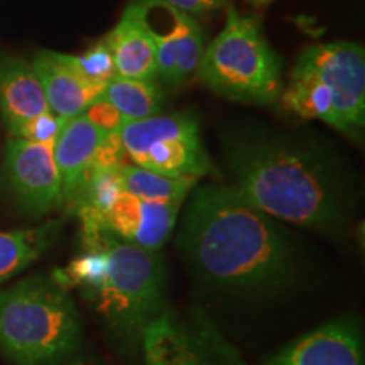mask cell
I'll return each instance as SVG.
<instances>
[{
    "label": "cell",
    "mask_w": 365,
    "mask_h": 365,
    "mask_svg": "<svg viewBox=\"0 0 365 365\" xmlns=\"http://www.w3.org/2000/svg\"><path fill=\"white\" fill-rule=\"evenodd\" d=\"M232 188L279 222L318 232L340 230L355 203L344 159L307 132L242 124L222 132Z\"/></svg>",
    "instance_id": "6da1fadb"
},
{
    "label": "cell",
    "mask_w": 365,
    "mask_h": 365,
    "mask_svg": "<svg viewBox=\"0 0 365 365\" xmlns=\"http://www.w3.org/2000/svg\"><path fill=\"white\" fill-rule=\"evenodd\" d=\"M186 200L176 247L205 284L252 296L276 293L298 277V239L232 186H195Z\"/></svg>",
    "instance_id": "7a4b0ae2"
},
{
    "label": "cell",
    "mask_w": 365,
    "mask_h": 365,
    "mask_svg": "<svg viewBox=\"0 0 365 365\" xmlns=\"http://www.w3.org/2000/svg\"><path fill=\"white\" fill-rule=\"evenodd\" d=\"M81 325L66 287L34 276L0 293V349L17 365H56L78 350Z\"/></svg>",
    "instance_id": "3957f363"
},
{
    "label": "cell",
    "mask_w": 365,
    "mask_h": 365,
    "mask_svg": "<svg viewBox=\"0 0 365 365\" xmlns=\"http://www.w3.org/2000/svg\"><path fill=\"white\" fill-rule=\"evenodd\" d=\"M282 105L301 118H319L359 137L365 125V53L349 41L304 49L281 91Z\"/></svg>",
    "instance_id": "277c9868"
},
{
    "label": "cell",
    "mask_w": 365,
    "mask_h": 365,
    "mask_svg": "<svg viewBox=\"0 0 365 365\" xmlns=\"http://www.w3.org/2000/svg\"><path fill=\"white\" fill-rule=\"evenodd\" d=\"M83 237L85 245L98 244L107 259L102 281L90 299L118 335L137 339L164 313L166 271L161 250L139 247L103 228Z\"/></svg>",
    "instance_id": "5b68a950"
},
{
    "label": "cell",
    "mask_w": 365,
    "mask_h": 365,
    "mask_svg": "<svg viewBox=\"0 0 365 365\" xmlns=\"http://www.w3.org/2000/svg\"><path fill=\"white\" fill-rule=\"evenodd\" d=\"M196 75L218 95L247 103L281 97V58L262 36L261 22L227 7L222 33L203 49Z\"/></svg>",
    "instance_id": "8992f818"
},
{
    "label": "cell",
    "mask_w": 365,
    "mask_h": 365,
    "mask_svg": "<svg viewBox=\"0 0 365 365\" xmlns=\"http://www.w3.org/2000/svg\"><path fill=\"white\" fill-rule=\"evenodd\" d=\"M115 134L122 154L143 170L171 178H200L212 170L198 120L190 112L159 113L122 125Z\"/></svg>",
    "instance_id": "52a82bcc"
},
{
    "label": "cell",
    "mask_w": 365,
    "mask_h": 365,
    "mask_svg": "<svg viewBox=\"0 0 365 365\" xmlns=\"http://www.w3.org/2000/svg\"><path fill=\"white\" fill-rule=\"evenodd\" d=\"M156 51L158 78L180 85L196 73L203 54V31L188 14L164 0H134Z\"/></svg>",
    "instance_id": "ba28073f"
},
{
    "label": "cell",
    "mask_w": 365,
    "mask_h": 365,
    "mask_svg": "<svg viewBox=\"0 0 365 365\" xmlns=\"http://www.w3.org/2000/svg\"><path fill=\"white\" fill-rule=\"evenodd\" d=\"M4 176L17 203L34 215L61 205V185L53 158V145L11 137Z\"/></svg>",
    "instance_id": "9c48e42d"
},
{
    "label": "cell",
    "mask_w": 365,
    "mask_h": 365,
    "mask_svg": "<svg viewBox=\"0 0 365 365\" xmlns=\"http://www.w3.org/2000/svg\"><path fill=\"white\" fill-rule=\"evenodd\" d=\"M182 203L149 202L122 190L100 220V228L139 247L161 250L175 230Z\"/></svg>",
    "instance_id": "30bf717a"
},
{
    "label": "cell",
    "mask_w": 365,
    "mask_h": 365,
    "mask_svg": "<svg viewBox=\"0 0 365 365\" xmlns=\"http://www.w3.org/2000/svg\"><path fill=\"white\" fill-rule=\"evenodd\" d=\"M108 135L85 113L63 124L53 144V158L61 185V205L75 207L86 176Z\"/></svg>",
    "instance_id": "8fae6325"
},
{
    "label": "cell",
    "mask_w": 365,
    "mask_h": 365,
    "mask_svg": "<svg viewBox=\"0 0 365 365\" xmlns=\"http://www.w3.org/2000/svg\"><path fill=\"white\" fill-rule=\"evenodd\" d=\"M266 365H364L357 323L350 318L327 323L287 345Z\"/></svg>",
    "instance_id": "7c38bea8"
},
{
    "label": "cell",
    "mask_w": 365,
    "mask_h": 365,
    "mask_svg": "<svg viewBox=\"0 0 365 365\" xmlns=\"http://www.w3.org/2000/svg\"><path fill=\"white\" fill-rule=\"evenodd\" d=\"M33 70L43 86L49 110L63 120L85 113L103 91L80 75L73 66L70 54L41 53L34 59Z\"/></svg>",
    "instance_id": "4fadbf2b"
},
{
    "label": "cell",
    "mask_w": 365,
    "mask_h": 365,
    "mask_svg": "<svg viewBox=\"0 0 365 365\" xmlns=\"http://www.w3.org/2000/svg\"><path fill=\"white\" fill-rule=\"evenodd\" d=\"M103 39L110 49L117 76L129 80L158 78L154 44L140 22L134 2L127 6L120 21Z\"/></svg>",
    "instance_id": "5bb4252c"
},
{
    "label": "cell",
    "mask_w": 365,
    "mask_h": 365,
    "mask_svg": "<svg viewBox=\"0 0 365 365\" xmlns=\"http://www.w3.org/2000/svg\"><path fill=\"white\" fill-rule=\"evenodd\" d=\"M0 112L11 134L31 118L51 112L33 65L24 59L0 61Z\"/></svg>",
    "instance_id": "9a60e30c"
},
{
    "label": "cell",
    "mask_w": 365,
    "mask_h": 365,
    "mask_svg": "<svg viewBox=\"0 0 365 365\" xmlns=\"http://www.w3.org/2000/svg\"><path fill=\"white\" fill-rule=\"evenodd\" d=\"M145 365H210L191 339L166 313L140 333Z\"/></svg>",
    "instance_id": "2e32d148"
},
{
    "label": "cell",
    "mask_w": 365,
    "mask_h": 365,
    "mask_svg": "<svg viewBox=\"0 0 365 365\" xmlns=\"http://www.w3.org/2000/svg\"><path fill=\"white\" fill-rule=\"evenodd\" d=\"M115 108L124 124L159 115L163 110V90L156 80H129L115 76L100 93Z\"/></svg>",
    "instance_id": "e0dca14e"
},
{
    "label": "cell",
    "mask_w": 365,
    "mask_h": 365,
    "mask_svg": "<svg viewBox=\"0 0 365 365\" xmlns=\"http://www.w3.org/2000/svg\"><path fill=\"white\" fill-rule=\"evenodd\" d=\"M59 230L58 222L19 232H0V281L22 271L44 252Z\"/></svg>",
    "instance_id": "ac0fdd59"
},
{
    "label": "cell",
    "mask_w": 365,
    "mask_h": 365,
    "mask_svg": "<svg viewBox=\"0 0 365 365\" xmlns=\"http://www.w3.org/2000/svg\"><path fill=\"white\" fill-rule=\"evenodd\" d=\"M122 190L149 202L185 203L198 178H171L124 163L120 166Z\"/></svg>",
    "instance_id": "d6986e66"
},
{
    "label": "cell",
    "mask_w": 365,
    "mask_h": 365,
    "mask_svg": "<svg viewBox=\"0 0 365 365\" xmlns=\"http://www.w3.org/2000/svg\"><path fill=\"white\" fill-rule=\"evenodd\" d=\"M70 59L73 66L80 71V75L86 81L100 86V88H105V85L117 76L110 49H108L103 38L91 46L90 49H86L83 54H78V56L70 54Z\"/></svg>",
    "instance_id": "ffe728a7"
},
{
    "label": "cell",
    "mask_w": 365,
    "mask_h": 365,
    "mask_svg": "<svg viewBox=\"0 0 365 365\" xmlns=\"http://www.w3.org/2000/svg\"><path fill=\"white\" fill-rule=\"evenodd\" d=\"M65 122L66 120L56 117L53 112H44L38 117L31 118L29 122L21 125L19 129L11 135L16 137V139L29 140V143L53 145Z\"/></svg>",
    "instance_id": "44dd1931"
},
{
    "label": "cell",
    "mask_w": 365,
    "mask_h": 365,
    "mask_svg": "<svg viewBox=\"0 0 365 365\" xmlns=\"http://www.w3.org/2000/svg\"><path fill=\"white\" fill-rule=\"evenodd\" d=\"M85 115L88 117L91 122H95L98 127H102L105 132H108V134H115V132L120 130L122 125H125L115 108L105 102L102 97H98L88 108H86Z\"/></svg>",
    "instance_id": "7402d4cb"
},
{
    "label": "cell",
    "mask_w": 365,
    "mask_h": 365,
    "mask_svg": "<svg viewBox=\"0 0 365 365\" xmlns=\"http://www.w3.org/2000/svg\"><path fill=\"white\" fill-rule=\"evenodd\" d=\"M164 2H168L171 7L178 9V11L195 17L227 6L228 0H164Z\"/></svg>",
    "instance_id": "603a6c76"
},
{
    "label": "cell",
    "mask_w": 365,
    "mask_h": 365,
    "mask_svg": "<svg viewBox=\"0 0 365 365\" xmlns=\"http://www.w3.org/2000/svg\"><path fill=\"white\" fill-rule=\"evenodd\" d=\"M249 2H252V4H267V2H271V0H249Z\"/></svg>",
    "instance_id": "cb8c5ba5"
},
{
    "label": "cell",
    "mask_w": 365,
    "mask_h": 365,
    "mask_svg": "<svg viewBox=\"0 0 365 365\" xmlns=\"http://www.w3.org/2000/svg\"><path fill=\"white\" fill-rule=\"evenodd\" d=\"M80 365H91V364H80Z\"/></svg>",
    "instance_id": "d4e9b609"
}]
</instances>
